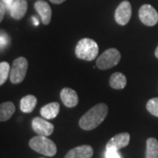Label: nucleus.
Here are the masks:
<instances>
[{"mask_svg":"<svg viewBox=\"0 0 158 158\" xmlns=\"http://www.w3.org/2000/svg\"><path fill=\"white\" fill-rule=\"evenodd\" d=\"M107 113L108 106L105 103L98 104L81 117L79 120V127L86 131L94 129L105 120Z\"/></svg>","mask_w":158,"mask_h":158,"instance_id":"nucleus-1","label":"nucleus"},{"mask_svg":"<svg viewBox=\"0 0 158 158\" xmlns=\"http://www.w3.org/2000/svg\"><path fill=\"white\" fill-rule=\"evenodd\" d=\"M75 53L77 58L85 61L94 60L98 54V46L93 40L84 38L80 40L76 46Z\"/></svg>","mask_w":158,"mask_h":158,"instance_id":"nucleus-2","label":"nucleus"},{"mask_svg":"<svg viewBox=\"0 0 158 158\" xmlns=\"http://www.w3.org/2000/svg\"><path fill=\"white\" fill-rule=\"evenodd\" d=\"M29 147L33 150L46 156H54L57 152L56 145L46 136L37 135L29 141Z\"/></svg>","mask_w":158,"mask_h":158,"instance_id":"nucleus-3","label":"nucleus"},{"mask_svg":"<svg viewBox=\"0 0 158 158\" xmlns=\"http://www.w3.org/2000/svg\"><path fill=\"white\" fill-rule=\"evenodd\" d=\"M28 69V62L25 57H19L12 62L10 70V81L13 85H19L26 77Z\"/></svg>","mask_w":158,"mask_h":158,"instance_id":"nucleus-4","label":"nucleus"},{"mask_svg":"<svg viewBox=\"0 0 158 158\" xmlns=\"http://www.w3.org/2000/svg\"><path fill=\"white\" fill-rule=\"evenodd\" d=\"M121 58L119 51L116 48H109L98 58L96 65L99 69H108L117 65Z\"/></svg>","mask_w":158,"mask_h":158,"instance_id":"nucleus-5","label":"nucleus"},{"mask_svg":"<svg viewBox=\"0 0 158 158\" xmlns=\"http://www.w3.org/2000/svg\"><path fill=\"white\" fill-rule=\"evenodd\" d=\"M140 20L145 26L153 27L158 22V12L150 5H143L139 10Z\"/></svg>","mask_w":158,"mask_h":158,"instance_id":"nucleus-6","label":"nucleus"},{"mask_svg":"<svg viewBox=\"0 0 158 158\" xmlns=\"http://www.w3.org/2000/svg\"><path fill=\"white\" fill-rule=\"evenodd\" d=\"M131 16H132L131 4L128 1L121 2L117 7L115 13H114L115 21L120 26H125L129 22Z\"/></svg>","mask_w":158,"mask_h":158,"instance_id":"nucleus-7","label":"nucleus"},{"mask_svg":"<svg viewBox=\"0 0 158 158\" xmlns=\"http://www.w3.org/2000/svg\"><path fill=\"white\" fill-rule=\"evenodd\" d=\"M32 128L38 135L48 137L53 134L54 125L47 121L46 118L36 117L32 120Z\"/></svg>","mask_w":158,"mask_h":158,"instance_id":"nucleus-8","label":"nucleus"},{"mask_svg":"<svg viewBox=\"0 0 158 158\" xmlns=\"http://www.w3.org/2000/svg\"><path fill=\"white\" fill-rule=\"evenodd\" d=\"M130 135L128 133H121L113 136V138L106 143V148H113L115 150H119L127 147L129 144Z\"/></svg>","mask_w":158,"mask_h":158,"instance_id":"nucleus-9","label":"nucleus"},{"mask_svg":"<svg viewBox=\"0 0 158 158\" xmlns=\"http://www.w3.org/2000/svg\"><path fill=\"white\" fill-rule=\"evenodd\" d=\"M34 8L41 19L42 23L44 25H48L52 17V10L49 5L43 0H38L34 3Z\"/></svg>","mask_w":158,"mask_h":158,"instance_id":"nucleus-10","label":"nucleus"},{"mask_svg":"<svg viewBox=\"0 0 158 158\" xmlns=\"http://www.w3.org/2000/svg\"><path fill=\"white\" fill-rule=\"evenodd\" d=\"M60 97L63 105L69 108L75 107L78 104V95L76 90H72L71 88H63L61 90Z\"/></svg>","mask_w":158,"mask_h":158,"instance_id":"nucleus-11","label":"nucleus"},{"mask_svg":"<svg viewBox=\"0 0 158 158\" xmlns=\"http://www.w3.org/2000/svg\"><path fill=\"white\" fill-rule=\"evenodd\" d=\"M27 11V0H15L9 9L11 18L16 20L21 19L26 15Z\"/></svg>","mask_w":158,"mask_h":158,"instance_id":"nucleus-12","label":"nucleus"},{"mask_svg":"<svg viewBox=\"0 0 158 158\" xmlns=\"http://www.w3.org/2000/svg\"><path fill=\"white\" fill-rule=\"evenodd\" d=\"M93 148L90 145H82L70 149L64 158H91Z\"/></svg>","mask_w":158,"mask_h":158,"instance_id":"nucleus-13","label":"nucleus"},{"mask_svg":"<svg viewBox=\"0 0 158 158\" xmlns=\"http://www.w3.org/2000/svg\"><path fill=\"white\" fill-rule=\"evenodd\" d=\"M60 111V105L57 102L48 104L40 109V115L46 119L55 118L58 115Z\"/></svg>","mask_w":158,"mask_h":158,"instance_id":"nucleus-14","label":"nucleus"},{"mask_svg":"<svg viewBox=\"0 0 158 158\" xmlns=\"http://www.w3.org/2000/svg\"><path fill=\"white\" fill-rule=\"evenodd\" d=\"M15 106L11 101L0 104V121H6L11 118L15 113Z\"/></svg>","mask_w":158,"mask_h":158,"instance_id":"nucleus-15","label":"nucleus"},{"mask_svg":"<svg viewBox=\"0 0 158 158\" xmlns=\"http://www.w3.org/2000/svg\"><path fill=\"white\" fill-rule=\"evenodd\" d=\"M37 105V98L34 95H27L20 100V110L23 113H30L34 110Z\"/></svg>","mask_w":158,"mask_h":158,"instance_id":"nucleus-16","label":"nucleus"},{"mask_svg":"<svg viewBox=\"0 0 158 158\" xmlns=\"http://www.w3.org/2000/svg\"><path fill=\"white\" fill-rule=\"evenodd\" d=\"M109 85L113 89L122 90L127 85V77L120 72H115L111 76L109 80Z\"/></svg>","mask_w":158,"mask_h":158,"instance_id":"nucleus-17","label":"nucleus"},{"mask_svg":"<svg viewBox=\"0 0 158 158\" xmlns=\"http://www.w3.org/2000/svg\"><path fill=\"white\" fill-rule=\"evenodd\" d=\"M145 158H158V141L156 138H148L146 141Z\"/></svg>","mask_w":158,"mask_h":158,"instance_id":"nucleus-18","label":"nucleus"},{"mask_svg":"<svg viewBox=\"0 0 158 158\" xmlns=\"http://www.w3.org/2000/svg\"><path fill=\"white\" fill-rule=\"evenodd\" d=\"M10 70L11 67L8 62H0V85H4L8 77H10Z\"/></svg>","mask_w":158,"mask_h":158,"instance_id":"nucleus-19","label":"nucleus"},{"mask_svg":"<svg viewBox=\"0 0 158 158\" xmlns=\"http://www.w3.org/2000/svg\"><path fill=\"white\" fill-rule=\"evenodd\" d=\"M147 110L152 115L158 117V98H154L147 103Z\"/></svg>","mask_w":158,"mask_h":158,"instance_id":"nucleus-20","label":"nucleus"},{"mask_svg":"<svg viewBox=\"0 0 158 158\" xmlns=\"http://www.w3.org/2000/svg\"><path fill=\"white\" fill-rule=\"evenodd\" d=\"M106 158H121V156L118 154V150H115L113 148H107L106 152Z\"/></svg>","mask_w":158,"mask_h":158,"instance_id":"nucleus-21","label":"nucleus"},{"mask_svg":"<svg viewBox=\"0 0 158 158\" xmlns=\"http://www.w3.org/2000/svg\"><path fill=\"white\" fill-rule=\"evenodd\" d=\"M8 44V37L6 34L0 33V48H6Z\"/></svg>","mask_w":158,"mask_h":158,"instance_id":"nucleus-22","label":"nucleus"},{"mask_svg":"<svg viewBox=\"0 0 158 158\" xmlns=\"http://www.w3.org/2000/svg\"><path fill=\"white\" fill-rule=\"evenodd\" d=\"M6 11H7L6 6L0 1V23L2 22V20L4 19V17H5V14H6Z\"/></svg>","mask_w":158,"mask_h":158,"instance_id":"nucleus-23","label":"nucleus"},{"mask_svg":"<svg viewBox=\"0 0 158 158\" xmlns=\"http://www.w3.org/2000/svg\"><path fill=\"white\" fill-rule=\"evenodd\" d=\"M5 6H6V9L9 11V9H10V7L11 6V5L13 4V2L15 1V0H0Z\"/></svg>","mask_w":158,"mask_h":158,"instance_id":"nucleus-24","label":"nucleus"},{"mask_svg":"<svg viewBox=\"0 0 158 158\" xmlns=\"http://www.w3.org/2000/svg\"><path fill=\"white\" fill-rule=\"evenodd\" d=\"M51 3H53V4H57V5H60V4H62L63 3L65 0H49Z\"/></svg>","mask_w":158,"mask_h":158,"instance_id":"nucleus-25","label":"nucleus"},{"mask_svg":"<svg viewBox=\"0 0 158 158\" xmlns=\"http://www.w3.org/2000/svg\"><path fill=\"white\" fill-rule=\"evenodd\" d=\"M155 56H156V57L158 59V46L157 48H156V52H155Z\"/></svg>","mask_w":158,"mask_h":158,"instance_id":"nucleus-26","label":"nucleus"},{"mask_svg":"<svg viewBox=\"0 0 158 158\" xmlns=\"http://www.w3.org/2000/svg\"><path fill=\"white\" fill-rule=\"evenodd\" d=\"M33 19H34V25H35V26H38V24H39V22H38V20H37V19H35L34 18H33Z\"/></svg>","mask_w":158,"mask_h":158,"instance_id":"nucleus-27","label":"nucleus"}]
</instances>
